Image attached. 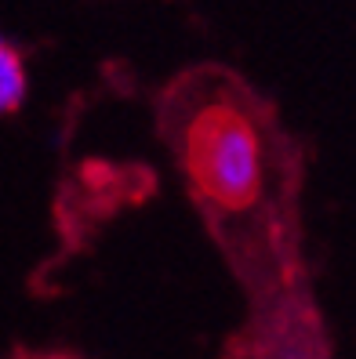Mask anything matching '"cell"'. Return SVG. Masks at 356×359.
Masks as SVG:
<instances>
[{
	"label": "cell",
	"instance_id": "obj_4",
	"mask_svg": "<svg viewBox=\"0 0 356 359\" xmlns=\"http://www.w3.org/2000/svg\"><path fill=\"white\" fill-rule=\"evenodd\" d=\"M18 359H80L77 352H62V348H51V352H22Z\"/></svg>",
	"mask_w": 356,
	"mask_h": 359
},
{
	"label": "cell",
	"instance_id": "obj_1",
	"mask_svg": "<svg viewBox=\"0 0 356 359\" xmlns=\"http://www.w3.org/2000/svg\"><path fill=\"white\" fill-rule=\"evenodd\" d=\"M175 149L193 196L211 218L251 215L265 196V131L240 83L215 69L182 80Z\"/></svg>",
	"mask_w": 356,
	"mask_h": 359
},
{
	"label": "cell",
	"instance_id": "obj_3",
	"mask_svg": "<svg viewBox=\"0 0 356 359\" xmlns=\"http://www.w3.org/2000/svg\"><path fill=\"white\" fill-rule=\"evenodd\" d=\"M26 102V62L11 40L0 36V116H11Z\"/></svg>",
	"mask_w": 356,
	"mask_h": 359
},
{
	"label": "cell",
	"instance_id": "obj_2",
	"mask_svg": "<svg viewBox=\"0 0 356 359\" xmlns=\"http://www.w3.org/2000/svg\"><path fill=\"white\" fill-rule=\"evenodd\" d=\"M265 359H320L317 323L302 302L273 305L265 320Z\"/></svg>",
	"mask_w": 356,
	"mask_h": 359
}]
</instances>
